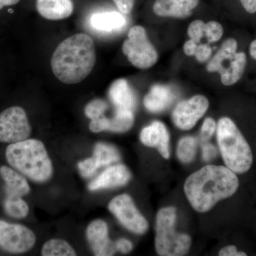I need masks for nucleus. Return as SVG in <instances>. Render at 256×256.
Listing matches in <instances>:
<instances>
[{
  "label": "nucleus",
  "mask_w": 256,
  "mask_h": 256,
  "mask_svg": "<svg viewBox=\"0 0 256 256\" xmlns=\"http://www.w3.org/2000/svg\"><path fill=\"white\" fill-rule=\"evenodd\" d=\"M238 186V176L227 166L206 165L186 178L184 188L194 210L205 213L233 196Z\"/></svg>",
  "instance_id": "1"
},
{
  "label": "nucleus",
  "mask_w": 256,
  "mask_h": 256,
  "mask_svg": "<svg viewBox=\"0 0 256 256\" xmlns=\"http://www.w3.org/2000/svg\"><path fill=\"white\" fill-rule=\"evenodd\" d=\"M96 62V48L92 37L80 33L60 42L52 56L50 66L60 82L76 84L86 78Z\"/></svg>",
  "instance_id": "2"
},
{
  "label": "nucleus",
  "mask_w": 256,
  "mask_h": 256,
  "mask_svg": "<svg viewBox=\"0 0 256 256\" xmlns=\"http://www.w3.org/2000/svg\"><path fill=\"white\" fill-rule=\"evenodd\" d=\"M6 158L18 172L36 182H45L53 174L50 156L44 144L38 140L26 139L10 144L6 150Z\"/></svg>",
  "instance_id": "3"
},
{
  "label": "nucleus",
  "mask_w": 256,
  "mask_h": 256,
  "mask_svg": "<svg viewBox=\"0 0 256 256\" xmlns=\"http://www.w3.org/2000/svg\"><path fill=\"white\" fill-rule=\"evenodd\" d=\"M217 140L226 166L236 174L248 172L254 161L252 149L232 119L224 117L220 120Z\"/></svg>",
  "instance_id": "4"
},
{
  "label": "nucleus",
  "mask_w": 256,
  "mask_h": 256,
  "mask_svg": "<svg viewBox=\"0 0 256 256\" xmlns=\"http://www.w3.org/2000/svg\"><path fill=\"white\" fill-rule=\"evenodd\" d=\"M176 212L174 207L162 208L156 215V249L160 256H184L190 250V236L175 230Z\"/></svg>",
  "instance_id": "5"
},
{
  "label": "nucleus",
  "mask_w": 256,
  "mask_h": 256,
  "mask_svg": "<svg viewBox=\"0 0 256 256\" xmlns=\"http://www.w3.org/2000/svg\"><path fill=\"white\" fill-rule=\"evenodd\" d=\"M238 43L230 38L222 44V46L207 65L208 72H218L222 84L232 86L242 78L246 66V55L237 52Z\"/></svg>",
  "instance_id": "6"
},
{
  "label": "nucleus",
  "mask_w": 256,
  "mask_h": 256,
  "mask_svg": "<svg viewBox=\"0 0 256 256\" xmlns=\"http://www.w3.org/2000/svg\"><path fill=\"white\" fill-rule=\"evenodd\" d=\"M122 52L129 62L138 68H150L158 60V52L148 40L146 30L141 26L130 28L122 44Z\"/></svg>",
  "instance_id": "7"
},
{
  "label": "nucleus",
  "mask_w": 256,
  "mask_h": 256,
  "mask_svg": "<svg viewBox=\"0 0 256 256\" xmlns=\"http://www.w3.org/2000/svg\"><path fill=\"white\" fill-rule=\"evenodd\" d=\"M31 132L28 116L22 108L13 106L0 114V142H21L28 139Z\"/></svg>",
  "instance_id": "8"
},
{
  "label": "nucleus",
  "mask_w": 256,
  "mask_h": 256,
  "mask_svg": "<svg viewBox=\"0 0 256 256\" xmlns=\"http://www.w3.org/2000/svg\"><path fill=\"white\" fill-rule=\"evenodd\" d=\"M108 210L131 232L144 234L148 230V222L138 210L129 195L124 194L114 197L109 203Z\"/></svg>",
  "instance_id": "9"
},
{
  "label": "nucleus",
  "mask_w": 256,
  "mask_h": 256,
  "mask_svg": "<svg viewBox=\"0 0 256 256\" xmlns=\"http://www.w3.org/2000/svg\"><path fill=\"white\" fill-rule=\"evenodd\" d=\"M36 240L35 234L26 227L0 220V246L6 252L12 254L28 252L35 245Z\"/></svg>",
  "instance_id": "10"
},
{
  "label": "nucleus",
  "mask_w": 256,
  "mask_h": 256,
  "mask_svg": "<svg viewBox=\"0 0 256 256\" xmlns=\"http://www.w3.org/2000/svg\"><path fill=\"white\" fill-rule=\"evenodd\" d=\"M210 102L205 96L197 95L188 100L180 102L172 112L175 126L183 130L194 127L198 120L203 117L208 110Z\"/></svg>",
  "instance_id": "11"
},
{
  "label": "nucleus",
  "mask_w": 256,
  "mask_h": 256,
  "mask_svg": "<svg viewBox=\"0 0 256 256\" xmlns=\"http://www.w3.org/2000/svg\"><path fill=\"white\" fill-rule=\"evenodd\" d=\"M120 160L118 150L114 146L104 142H98L94 148L92 158L80 162L78 170L84 178L92 176L99 168L117 162Z\"/></svg>",
  "instance_id": "12"
},
{
  "label": "nucleus",
  "mask_w": 256,
  "mask_h": 256,
  "mask_svg": "<svg viewBox=\"0 0 256 256\" xmlns=\"http://www.w3.org/2000/svg\"><path fill=\"white\" fill-rule=\"evenodd\" d=\"M86 236L95 256H112L117 250L114 242L109 238L108 227L104 220H96L89 224Z\"/></svg>",
  "instance_id": "13"
},
{
  "label": "nucleus",
  "mask_w": 256,
  "mask_h": 256,
  "mask_svg": "<svg viewBox=\"0 0 256 256\" xmlns=\"http://www.w3.org/2000/svg\"><path fill=\"white\" fill-rule=\"evenodd\" d=\"M134 120L133 111L116 109L114 116L110 118L104 114L99 118L90 121L89 129L96 133L105 130L114 132H127L132 128Z\"/></svg>",
  "instance_id": "14"
},
{
  "label": "nucleus",
  "mask_w": 256,
  "mask_h": 256,
  "mask_svg": "<svg viewBox=\"0 0 256 256\" xmlns=\"http://www.w3.org/2000/svg\"><path fill=\"white\" fill-rule=\"evenodd\" d=\"M140 140L144 146L156 148L164 159H169L170 134L162 122L154 121L148 127L143 128Z\"/></svg>",
  "instance_id": "15"
},
{
  "label": "nucleus",
  "mask_w": 256,
  "mask_h": 256,
  "mask_svg": "<svg viewBox=\"0 0 256 256\" xmlns=\"http://www.w3.org/2000/svg\"><path fill=\"white\" fill-rule=\"evenodd\" d=\"M131 178L130 172L124 164H117L107 168L89 184L88 188L90 191L118 188L124 186Z\"/></svg>",
  "instance_id": "16"
},
{
  "label": "nucleus",
  "mask_w": 256,
  "mask_h": 256,
  "mask_svg": "<svg viewBox=\"0 0 256 256\" xmlns=\"http://www.w3.org/2000/svg\"><path fill=\"white\" fill-rule=\"evenodd\" d=\"M200 0H156L153 11L160 16L184 18L191 16Z\"/></svg>",
  "instance_id": "17"
},
{
  "label": "nucleus",
  "mask_w": 256,
  "mask_h": 256,
  "mask_svg": "<svg viewBox=\"0 0 256 256\" xmlns=\"http://www.w3.org/2000/svg\"><path fill=\"white\" fill-rule=\"evenodd\" d=\"M108 97L117 110L133 111L136 108V96L126 79H118L111 84Z\"/></svg>",
  "instance_id": "18"
},
{
  "label": "nucleus",
  "mask_w": 256,
  "mask_h": 256,
  "mask_svg": "<svg viewBox=\"0 0 256 256\" xmlns=\"http://www.w3.org/2000/svg\"><path fill=\"white\" fill-rule=\"evenodd\" d=\"M38 14L48 20H62L73 14V0H36Z\"/></svg>",
  "instance_id": "19"
},
{
  "label": "nucleus",
  "mask_w": 256,
  "mask_h": 256,
  "mask_svg": "<svg viewBox=\"0 0 256 256\" xmlns=\"http://www.w3.org/2000/svg\"><path fill=\"white\" fill-rule=\"evenodd\" d=\"M172 89L164 85H154L144 98L146 110L152 112H160L168 108L174 100Z\"/></svg>",
  "instance_id": "20"
},
{
  "label": "nucleus",
  "mask_w": 256,
  "mask_h": 256,
  "mask_svg": "<svg viewBox=\"0 0 256 256\" xmlns=\"http://www.w3.org/2000/svg\"><path fill=\"white\" fill-rule=\"evenodd\" d=\"M0 175L4 181L8 195L22 196L30 193V185L23 174L8 166H2L0 168Z\"/></svg>",
  "instance_id": "21"
},
{
  "label": "nucleus",
  "mask_w": 256,
  "mask_h": 256,
  "mask_svg": "<svg viewBox=\"0 0 256 256\" xmlns=\"http://www.w3.org/2000/svg\"><path fill=\"white\" fill-rule=\"evenodd\" d=\"M90 24L98 31L112 32L124 28L126 20L124 15L117 12H104L92 14Z\"/></svg>",
  "instance_id": "22"
},
{
  "label": "nucleus",
  "mask_w": 256,
  "mask_h": 256,
  "mask_svg": "<svg viewBox=\"0 0 256 256\" xmlns=\"http://www.w3.org/2000/svg\"><path fill=\"white\" fill-rule=\"evenodd\" d=\"M44 256H73L76 252L73 247L64 240L52 239L45 242L42 250Z\"/></svg>",
  "instance_id": "23"
},
{
  "label": "nucleus",
  "mask_w": 256,
  "mask_h": 256,
  "mask_svg": "<svg viewBox=\"0 0 256 256\" xmlns=\"http://www.w3.org/2000/svg\"><path fill=\"white\" fill-rule=\"evenodd\" d=\"M4 210L13 218H24L28 215L30 208L22 196L8 195L4 201Z\"/></svg>",
  "instance_id": "24"
},
{
  "label": "nucleus",
  "mask_w": 256,
  "mask_h": 256,
  "mask_svg": "<svg viewBox=\"0 0 256 256\" xmlns=\"http://www.w3.org/2000/svg\"><path fill=\"white\" fill-rule=\"evenodd\" d=\"M196 138L188 136L182 138L178 143L176 154L178 160L183 163H190L194 159L197 149Z\"/></svg>",
  "instance_id": "25"
},
{
  "label": "nucleus",
  "mask_w": 256,
  "mask_h": 256,
  "mask_svg": "<svg viewBox=\"0 0 256 256\" xmlns=\"http://www.w3.org/2000/svg\"><path fill=\"white\" fill-rule=\"evenodd\" d=\"M108 108V104L106 100L95 99L88 104L85 108V114L90 120H92L104 116Z\"/></svg>",
  "instance_id": "26"
},
{
  "label": "nucleus",
  "mask_w": 256,
  "mask_h": 256,
  "mask_svg": "<svg viewBox=\"0 0 256 256\" xmlns=\"http://www.w3.org/2000/svg\"><path fill=\"white\" fill-rule=\"evenodd\" d=\"M224 28L220 23L212 21L205 24V36L208 43H214L223 36Z\"/></svg>",
  "instance_id": "27"
},
{
  "label": "nucleus",
  "mask_w": 256,
  "mask_h": 256,
  "mask_svg": "<svg viewBox=\"0 0 256 256\" xmlns=\"http://www.w3.org/2000/svg\"><path fill=\"white\" fill-rule=\"evenodd\" d=\"M205 24L202 20H197L190 24L188 30L190 40L198 44L205 37Z\"/></svg>",
  "instance_id": "28"
},
{
  "label": "nucleus",
  "mask_w": 256,
  "mask_h": 256,
  "mask_svg": "<svg viewBox=\"0 0 256 256\" xmlns=\"http://www.w3.org/2000/svg\"><path fill=\"white\" fill-rule=\"evenodd\" d=\"M216 129V124L214 120L212 118H207L202 124L201 139L203 142H206L212 138Z\"/></svg>",
  "instance_id": "29"
},
{
  "label": "nucleus",
  "mask_w": 256,
  "mask_h": 256,
  "mask_svg": "<svg viewBox=\"0 0 256 256\" xmlns=\"http://www.w3.org/2000/svg\"><path fill=\"white\" fill-rule=\"evenodd\" d=\"M212 53V50L210 45L206 44H201L197 46L196 52L194 56L196 57L198 62L204 63L210 58Z\"/></svg>",
  "instance_id": "30"
},
{
  "label": "nucleus",
  "mask_w": 256,
  "mask_h": 256,
  "mask_svg": "<svg viewBox=\"0 0 256 256\" xmlns=\"http://www.w3.org/2000/svg\"><path fill=\"white\" fill-rule=\"evenodd\" d=\"M216 154V148L214 144L206 142L202 146V158L204 161H212L214 159Z\"/></svg>",
  "instance_id": "31"
},
{
  "label": "nucleus",
  "mask_w": 256,
  "mask_h": 256,
  "mask_svg": "<svg viewBox=\"0 0 256 256\" xmlns=\"http://www.w3.org/2000/svg\"><path fill=\"white\" fill-rule=\"evenodd\" d=\"M118 9L122 14H129L132 11L136 0H112Z\"/></svg>",
  "instance_id": "32"
},
{
  "label": "nucleus",
  "mask_w": 256,
  "mask_h": 256,
  "mask_svg": "<svg viewBox=\"0 0 256 256\" xmlns=\"http://www.w3.org/2000/svg\"><path fill=\"white\" fill-rule=\"evenodd\" d=\"M116 250L122 252V254H128L130 252L132 249V242L126 238H120L114 242Z\"/></svg>",
  "instance_id": "33"
},
{
  "label": "nucleus",
  "mask_w": 256,
  "mask_h": 256,
  "mask_svg": "<svg viewBox=\"0 0 256 256\" xmlns=\"http://www.w3.org/2000/svg\"><path fill=\"white\" fill-rule=\"evenodd\" d=\"M218 255L220 256H246L245 252H238L235 246H228L223 248L220 250Z\"/></svg>",
  "instance_id": "34"
},
{
  "label": "nucleus",
  "mask_w": 256,
  "mask_h": 256,
  "mask_svg": "<svg viewBox=\"0 0 256 256\" xmlns=\"http://www.w3.org/2000/svg\"><path fill=\"white\" fill-rule=\"evenodd\" d=\"M197 46H198V44L195 43V42L192 41L191 40H188V42H185L183 47L185 54L190 56L194 55Z\"/></svg>",
  "instance_id": "35"
},
{
  "label": "nucleus",
  "mask_w": 256,
  "mask_h": 256,
  "mask_svg": "<svg viewBox=\"0 0 256 256\" xmlns=\"http://www.w3.org/2000/svg\"><path fill=\"white\" fill-rule=\"evenodd\" d=\"M242 6L247 12L254 14L256 12V0H240Z\"/></svg>",
  "instance_id": "36"
},
{
  "label": "nucleus",
  "mask_w": 256,
  "mask_h": 256,
  "mask_svg": "<svg viewBox=\"0 0 256 256\" xmlns=\"http://www.w3.org/2000/svg\"><path fill=\"white\" fill-rule=\"evenodd\" d=\"M21 0H0V10L5 6H13L18 4Z\"/></svg>",
  "instance_id": "37"
},
{
  "label": "nucleus",
  "mask_w": 256,
  "mask_h": 256,
  "mask_svg": "<svg viewBox=\"0 0 256 256\" xmlns=\"http://www.w3.org/2000/svg\"><path fill=\"white\" fill-rule=\"evenodd\" d=\"M249 52H250V54L252 56V58L256 60V40L252 41V44H250Z\"/></svg>",
  "instance_id": "38"
}]
</instances>
